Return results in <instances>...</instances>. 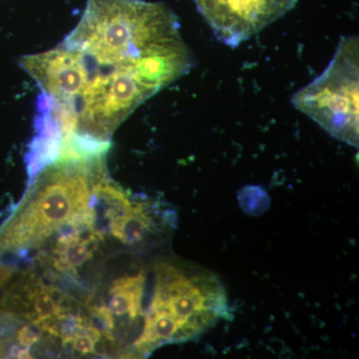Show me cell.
Masks as SVG:
<instances>
[{"mask_svg": "<svg viewBox=\"0 0 359 359\" xmlns=\"http://www.w3.org/2000/svg\"><path fill=\"white\" fill-rule=\"evenodd\" d=\"M238 202L245 212L250 216H259L269 207V197L259 187H245L238 192Z\"/></svg>", "mask_w": 359, "mask_h": 359, "instance_id": "30bf717a", "label": "cell"}, {"mask_svg": "<svg viewBox=\"0 0 359 359\" xmlns=\"http://www.w3.org/2000/svg\"><path fill=\"white\" fill-rule=\"evenodd\" d=\"M153 209L147 202H133L126 214L108 224L113 237L125 245H138L154 230Z\"/></svg>", "mask_w": 359, "mask_h": 359, "instance_id": "9c48e42d", "label": "cell"}, {"mask_svg": "<svg viewBox=\"0 0 359 359\" xmlns=\"http://www.w3.org/2000/svg\"><path fill=\"white\" fill-rule=\"evenodd\" d=\"M146 276L143 271L134 276H123L111 285L107 308L113 316L136 320L142 316V302L145 290Z\"/></svg>", "mask_w": 359, "mask_h": 359, "instance_id": "ba28073f", "label": "cell"}, {"mask_svg": "<svg viewBox=\"0 0 359 359\" xmlns=\"http://www.w3.org/2000/svg\"><path fill=\"white\" fill-rule=\"evenodd\" d=\"M61 231L52 256L53 266L61 271L83 266L93 256L102 238V233L94 229L66 228Z\"/></svg>", "mask_w": 359, "mask_h": 359, "instance_id": "52a82bcc", "label": "cell"}, {"mask_svg": "<svg viewBox=\"0 0 359 359\" xmlns=\"http://www.w3.org/2000/svg\"><path fill=\"white\" fill-rule=\"evenodd\" d=\"M11 275H13V269L9 268V266L0 264V287L7 283Z\"/></svg>", "mask_w": 359, "mask_h": 359, "instance_id": "7c38bea8", "label": "cell"}, {"mask_svg": "<svg viewBox=\"0 0 359 359\" xmlns=\"http://www.w3.org/2000/svg\"><path fill=\"white\" fill-rule=\"evenodd\" d=\"M104 158L55 160L30 179L28 203L0 233V249L37 247L66 228L96 229L91 188Z\"/></svg>", "mask_w": 359, "mask_h": 359, "instance_id": "7a4b0ae2", "label": "cell"}, {"mask_svg": "<svg viewBox=\"0 0 359 359\" xmlns=\"http://www.w3.org/2000/svg\"><path fill=\"white\" fill-rule=\"evenodd\" d=\"M217 39L238 47L280 20L299 0H194Z\"/></svg>", "mask_w": 359, "mask_h": 359, "instance_id": "5b68a950", "label": "cell"}, {"mask_svg": "<svg viewBox=\"0 0 359 359\" xmlns=\"http://www.w3.org/2000/svg\"><path fill=\"white\" fill-rule=\"evenodd\" d=\"M193 65L173 11L143 0H88L60 43L20 59L41 91L36 120L99 143Z\"/></svg>", "mask_w": 359, "mask_h": 359, "instance_id": "6da1fadb", "label": "cell"}, {"mask_svg": "<svg viewBox=\"0 0 359 359\" xmlns=\"http://www.w3.org/2000/svg\"><path fill=\"white\" fill-rule=\"evenodd\" d=\"M358 36L340 40L323 73L295 92V109L309 116L337 140L358 148Z\"/></svg>", "mask_w": 359, "mask_h": 359, "instance_id": "3957f363", "label": "cell"}, {"mask_svg": "<svg viewBox=\"0 0 359 359\" xmlns=\"http://www.w3.org/2000/svg\"><path fill=\"white\" fill-rule=\"evenodd\" d=\"M155 271L154 294L148 309L169 316L182 342L198 339L231 316L226 290L216 276L167 263L157 264Z\"/></svg>", "mask_w": 359, "mask_h": 359, "instance_id": "277c9868", "label": "cell"}, {"mask_svg": "<svg viewBox=\"0 0 359 359\" xmlns=\"http://www.w3.org/2000/svg\"><path fill=\"white\" fill-rule=\"evenodd\" d=\"M92 323L99 332L109 340L114 339L115 318L107 306H94L91 309Z\"/></svg>", "mask_w": 359, "mask_h": 359, "instance_id": "8fae6325", "label": "cell"}, {"mask_svg": "<svg viewBox=\"0 0 359 359\" xmlns=\"http://www.w3.org/2000/svg\"><path fill=\"white\" fill-rule=\"evenodd\" d=\"M2 306L9 313L25 316L39 330L68 311L55 290L43 283L32 282L13 285L4 294Z\"/></svg>", "mask_w": 359, "mask_h": 359, "instance_id": "8992f818", "label": "cell"}]
</instances>
